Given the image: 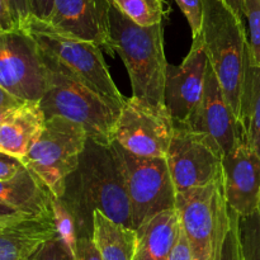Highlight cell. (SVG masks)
Instances as JSON below:
<instances>
[{
    "label": "cell",
    "instance_id": "cell-32",
    "mask_svg": "<svg viewBox=\"0 0 260 260\" xmlns=\"http://www.w3.org/2000/svg\"><path fill=\"white\" fill-rule=\"evenodd\" d=\"M76 260H102L91 238H88V236L79 238Z\"/></svg>",
    "mask_w": 260,
    "mask_h": 260
},
{
    "label": "cell",
    "instance_id": "cell-21",
    "mask_svg": "<svg viewBox=\"0 0 260 260\" xmlns=\"http://www.w3.org/2000/svg\"><path fill=\"white\" fill-rule=\"evenodd\" d=\"M239 122L243 127L244 137L260 156V68L250 62V55L244 81Z\"/></svg>",
    "mask_w": 260,
    "mask_h": 260
},
{
    "label": "cell",
    "instance_id": "cell-14",
    "mask_svg": "<svg viewBox=\"0 0 260 260\" xmlns=\"http://www.w3.org/2000/svg\"><path fill=\"white\" fill-rule=\"evenodd\" d=\"M47 23L62 35L89 41L116 55L109 23V0H53Z\"/></svg>",
    "mask_w": 260,
    "mask_h": 260
},
{
    "label": "cell",
    "instance_id": "cell-29",
    "mask_svg": "<svg viewBox=\"0 0 260 260\" xmlns=\"http://www.w3.org/2000/svg\"><path fill=\"white\" fill-rule=\"evenodd\" d=\"M24 168L22 160L0 150V180L15 177Z\"/></svg>",
    "mask_w": 260,
    "mask_h": 260
},
{
    "label": "cell",
    "instance_id": "cell-1",
    "mask_svg": "<svg viewBox=\"0 0 260 260\" xmlns=\"http://www.w3.org/2000/svg\"><path fill=\"white\" fill-rule=\"evenodd\" d=\"M61 200L75 217L79 238H91L95 210L134 229L123 173L112 145L106 146L88 139L78 169L69 177Z\"/></svg>",
    "mask_w": 260,
    "mask_h": 260
},
{
    "label": "cell",
    "instance_id": "cell-11",
    "mask_svg": "<svg viewBox=\"0 0 260 260\" xmlns=\"http://www.w3.org/2000/svg\"><path fill=\"white\" fill-rule=\"evenodd\" d=\"M167 161L177 193L222 177V156L202 135L184 124L174 123Z\"/></svg>",
    "mask_w": 260,
    "mask_h": 260
},
{
    "label": "cell",
    "instance_id": "cell-18",
    "mask_svg": "<svg viewBox=\"0 0 260 260\" xmlns=\"http://www.w3.org/2000/svg\"><path fill=\"white\" fill-rule=\"evenodd\" d=\"M0 203L27 216H42L53 212L52 193L27 168L10 179L0 180Z\"/></svg>",
    "mask_w": 260,
    "mask_h": 260
},
{
    "label": "cell",
    "instance_id": "cell-38",
    "mask_svg": "<svg viewBox=\"0 0 260 260\" xmlns=\"http://www.w3.org/2000/svg\"><path fill=\"white\" fill-rule=\"evenodd\" d=\"M10 109H12V108H10ZM8 111H9V109H3V108H0V123H2L3 118H4L5 114H7Z\"/></svg>",
    "mask_w": 260,
    "mask_h": 260
},
{
    "label": "cell",
    "instance_id": "cell-16",
    "mask_svg": "<svg viewBox=\"0 0 260 260\" xmlns=\"http://www.w3.org/2000/svg\"><path fill=\"white\" fill-rule=\"evenodd\" d=\"M57 236L53 212L25 216L0 223V260H29L48 240Z\"/></svg>",
    "mask_w": 260,
    "mask_h": 260
},
{
    "label": "cell",
    "instance_id": "cell-19",
    "mask_svg": "<svg viewBox=\"0 0 260 260\" xmlns=\"http://www.w3.org/2000/svg\"><path fill=\"white\" fill-rule=\"evenodd\" d=\"M134 260H168L180 233L182 223L175 208L162 211L137 229Z\"/></svg>",
    "mask_w": 260,
    "mask_h": 260
},
{
    "label": "cell",
    "instance_id": "cell-6",
    "mask_svg": "<svg viewBox=\"0 0 260 260\" xmlns=\"http://www.w3.org/2000/svg\"><path fill=\"white\" fill-rule=\"evenodd\" d=\"M175 210L194 260H220L230 228L223 177L177 193Z\"/></svg>",
    "mask_w": 260,
    "mask_h": 260
},
{
    "label": "cell",
    "instance_id": "cell-30",
    "mask_svg": "<svg viewBox=\"0 0 260 260\" xmlns=\"http://www.w3.org/2000/svg\"><path fill=\"white\" fill-rule=\"evenodd\" d=\"M10 9L18 29H23L30 18L29 0H9Z\"/></svg>",
    "mask_w": 260,
    "mask_h": 260
},
{
    "label": "cell",
    "instance_id": "cell-2",
    "mask_svg": "<svg viewBox=\"0 0 260 260\" xmlns=\"http://www.w3.org/2000/svg\"><path fill=\"white\" fill-rule=\"evenodd\" d=\"M109 23L116 52L121 56L132 85V95L154 106H164L168 62L164 24L142 27L109 2Z\"/></svg>",
    "mask_w": 260,
    "mask_h": 260
},
{
    "label": "cell",
    "instance_id": "cell-24",
    "mask_svg": "<svg viewBox=\"0 0 260 260\" xmlns=\"http://www.w3.org/2000/svg\"><path fill=\"white\" fill-rule=\"evenodd\" d=\"M244 18L248 22V46L250 62L260 68V0H245Z\"/></svg>",
    "mask_w": 260,
    "mask_h": 260
},
{
    "label": "cell",
    "instance_id": "cell-31",
    "mask_svg": "<svg viewBox=\"0 0 260 260\" xmlns=\"http://www.w3.org/2000/svg\"><path fill=\"white\" fill-rule=\"evenodd\" d=\"M168 260H194V258H193L192 249H190L189 245V241H188L185 234L183 233V229Z\"/></svg>",
    "mask_w": 260,
    "mask_h": 260
},
{
    "label": "cell",
    "instance_id": "cell-12",
    "mask_svg": "<svg viewBox=\"0 0 260 260\" xmlns=\"http://www.w3.org/2000/svg\"><path fill=\"white\" fill-rule=\"evenodd\" d=\"M208 57L202 35L193 38L192 46L180 65L167 68L164 106L175 124H185L197 109L206 84Z\"/></svg>",
    "mask_w": 260,
    "mask_h": 260
},
{
    "label": "cell",
    "instance_id": "cell-33",
    "mask_svg": "<svg viewBox=\"0 0 260 260\" xmlns=\"http://www.w3.org/2000/svg\"><path fill=\"white\" fill-rule=\"evenodd\" d=\"M30 17L47 22L52 13L53 0H29Z\"/></svg>",
    "mask_w": 260,
    "mask_h": 260
},
{
    "label": "cell",
    "instance_id": "cell-39",
    "mask_svg": "<svg viewBox=\"0 0 260 260\" xmlns=\"http://www.w3.org/2000/svg\"><path fill=\"white\" fill-rule=\"evenodd\" d=\"M259 213H260V202H259Z\"/></svg>",
    "mask_w": 260,
    "mask_h": 260
},
{
    "label": "cell",
    "instance_id": "cell-5",
    "mask_svg": "<svg viewBox=\"0 0 260 260\" xmlns=\"http://www.w3.org/2000/svg\"><path fill=\"white\" fill-rule=\"evenodd\" d=\"M23 30L35 38L45 55L65 66L117 112L121 111L126 96L117 89L103 58V50L98 45L62 35L47 22L33 17Z\"/></svg>",
    "mask_w": 260,
    "mask_h": 260
},
{
    "label": "cell",
    "instance_id": "cell-23",
    "mask_svg": "<svg viewBox=\"0 0 260 260\" xmlns=\"http://www.w3.org/2000/svg\"><path fill=\"white\" fill-rule=\"evenodd\" d=\"M52 210L56 229H57V236L62 240L66 248L70 250V253L76 258L79 235L75 217H74L70 208L65 205V202L61 198L55 197V196H52Z\"/></svg>",
    "mask_w": 260,
    "mask_h": 260
},
{
    "label": "cell",
    "instance_id": "cell-20",
    "mask_svg": "<svg viewBox=\"0 0 260 260\" xmlns=\"http://www.w3.org/2000/svg\"><path fill=\"white\" fill-rule=\"evenodd\" d=\"M91 240L102 260H134L137 231L107 217L99 210L93 212Z\"/></svg>",
    "mask_w": 260,
    "mask_h": 260
},
{
    "label": "cell",
    "instance_id": "cell-34",
    "mask_svg": "<svg viewBox=\"0 0 260 260\" xmlns=\"http://www.w3.org/2000/svg\"><path fill=\"white\" fill-rule=\"evenodd\" d=\"M18 29L10 9L9 0H0V35Z\"/></svg>",
    "mask_w": 260,
    "mask_h": 260
},
{
    "label": "cell",
    "instance_id": "cell-26",
    "mask_svg": "<svg viewBox=\"0 0 260 260\" xmlns=\"http://www.w3.org/2000/svg\"><path fill=\"white\" fill-rule=\"evenodd\" d=\"M220 260H244L240 234V216L230 208V228L222 246Z\"/></svg>",
    "mask_w": 260,
    "mask_h": 260
},
{
    "label": "cell",
    "instance_id": "cell-17",
    "mask_svg": "<svg viewBox=\"0 0 260 260\" xmlns=\"http://www.w3.org/2000/svg\"><path fill=\"white\" fill-rule=\"evenodd\" d=\"M45 123L40 102H25L9 109L0 123V150L22 160Z\"/></svg>",
    "mask_w": 260,
    "mask_h": 260
},
{
    "label": "cell",
    "instance_id": "cell-27",
    "mask_svg": "<svg viewBox=\"0 0 260 260\" xmlns=\"http://www.w3.org/2000/svg\"><path fill=\"white\" fill-rule=\"evenodd\" d=\"M192 29V37L196 38L202 32L203 0H175Z\"/></svg>",
    "mask_w": 260,
    "mask_h": 260
},
{
    "label": "cell",
    "instance_id": "cell-25",
    "mask_svg": "<svg viewBox=\"0 0 260 260\" xmlns=\"http://www.w3.org/2000/svg\"><path fill=\"white\" fill-rule=\"evenodd\" d=\"M244 260H260V213L240 217Z\"/></svg>",
    "mask_w": 260,
    "mask_h": 260
},
{
    "label": "cell",
    "instance_id": "cell-40",
    "mask_svg": "<svg viewBox=\"0 0 260 260\" xmlns=\"http://www.w3.org/2000/svg\"><path fill=\"white\" fill-rule=\"evenodd\" d=\"M29 260H36V259H33V258H32V259H29Z\"/></svg>",
    "mask_w": 260,
    "mask_h": 260
},
{
    "label": "cell",
    "instance_id": "cell-3",
    "mask_svg": "<svg viewBox=\"0 0 260 260\" xmlns=\"http://www.w3.org/2000/svg\"><path fill=\"white\" fill-rule=\"evenodd\" d=\"M202 40L208 62L226 102L240 121L241 98L249 63L244 20L218 0H203ZM240 123V122H239Z\"/></svg>",
    "mask_w": 260,
    "mask_h": 260
},
{
    "label": "cell",
    "instance_id": "cell-8",
    "mask_svg": "<svg viewBox=\"0 0 260 260\" xmlns=\"http://www.w3.org/2000/svg\"><path fill=\"white\" fill-rule=\"evenodd\" d=\"M111 145L123 173L135 230L152 216L175 208L177 192L167 157L139 156L117 142Z\"/></svg>",
    "mask_w": 260,
    "mask_h": 260
},
{
    "label": "cell",
    "instance_id": "cell-37",
    "mask_svg": "<svg viewBox=\"0 0 260 260\" xmlns=\"http://www.w3.org/2000/svg\"><path fill=\"white\" fill-rule=\"evenodd\" d=\"M218 2L223 3L229 9L233 10L239 18L244 20V5H245V0H218Z\"/></svg>",
    "mask_w": 260,
    "mask_h": 260
},
{
    "label": "cell",
    "instance_id": "cell-22",
    "mask_svg": "<svg viewBox=\"0 0 260 260\" xmlns=\"http://www.w3.org/2000/svg\"><path fill=\"white\" fill-rule=\"evenodd\" d=\"M119 12L142 27L164 23L170 14L165 0H109Z\"/></svg>",
    "mask_w": 260,
    "mask_h": 260
},
{
    "label": "cell",
    "instance_id": "cell-28",
    "mask_svg": "<svg viewBox=\"0 0 260 260\" xmlns=\"http://www.w3.org/2000/svg\"><path fill=\"white\" fill-rule=\"evenodd\" d=\"M36 260H76L75 256L70 253L65 244L58 236L48 240L43 244L40 250L33 255Z\"/></svg>",
    "mask_w": 260,
    "mask_h": 260
},
{
    "label": "cell",
    "instance_id": "cell-13",
    "mask_svg": "<svg viewBox=\"0 0 260 260\" xmlns=\"http://www.w3.org/2000/svg\"><path fill=\"white\" fill-rule=\"evenodd\" d=\"M184 126L202 135L217 150L221 156L233 150L236 142L244 135L243 127L226 102L222 89L210 62L206 73L202 99Z\"/></svg>",
    "mask_w": 260,
    "mask_h": 260
},
{
    "label": "cell",
    "instance_id": "cell-15",
    "mask_svg": "<svg viewBox=\"0 0 260 260\" xmlns=\"http://www.w3.org/2000/svg\"><path fill=\"white\" fill-rule=\"evenodd\" d=\"M222 177L229 207L240 217L259 211L260 156L240 137L233 150L222 156Z\"/></svg>",
    "mask_w": 260,
    "mask_h": 260
},
{
    "label": "cell",
    "instance_id": "cell-10",
    "mask_svg": "<svg viewBox=\"0 0 260 260\" xmlns=\"http://www.w3.org/2000/svg\"><path fill=\"white\" fill-rule=\"evenodd\" d=\"M47 84L46 66L35 38L23 29L0 35V85L24 102H40Z\"/></svg>",
    "mask_w": 260,
    "mask_h": 260
},
{
    "label": "cell",
    "instance_id": "cell-7",
    "mask_svg": "<svg viewBox=\"0 0 260 260\" xmlns=\"http://www.w3.org/2000/svg\"><path fill=\"white\" fill-rule=\"evenodd\" d=\"M86 142L88 134L83 126L63 117H51L22 161L52 196L61 198L69 177L78 169Z\"/></svg>",
    "mask_w": 260,
    "mask_h": 260
},
{
    "label": "cell",
    "instance_id": "cell-35",
    "mask_svg": "<svg viewBox=\"0 0 260 260\" xmlns=\"http://www.w3.org/2000/svg\"><path fill=\"white\" fill-rule=\"evenodd\" d=\"M25 103L22 99L17 98L13 94H10L9 91L5 90L2 85H0V108L3 109H10L15 108V107L20 106V104Z\"/></svg>",
    "mask_w": 260,
    "mask_h": 260
},
{
    "label": "cell",
    "instance_id": "cell-36",
    "mask_svg": "<svg viewBox=\"0 0 260 260\" xmlns=\"http://www.w3.org/2000/svg\"><path fill=\"white\" fill-rule=\"evenodd\" d=\"M27 215L19 212V211L14 210V208L9 207V206H5L0 203V223L7 222V221L17 220V218L25 217Z\"/></svg>",
    "mask_w": 260,
    "mask_h": 260
},
{
    "label": "cell",
    "instance_id": "cell-4",
    "mask_svg": "<svg viewBox=\"0 0 260 260\" xmlns=\"http://www.w3.org/2000/svg\"><path fill=\"white\" fill-rule=\"evenodd\" d=\"M41 53L46 66L47 84L40 106L46 119L60 116L76 122L84 127L89 140L109 146L113 142L112 134L119 112L65 66L42 51Z\"/></svg>",
    "mask_w": 260,
    "mask_h": 260
},
{
    "label": "cell",
    "instance_id": "cell-9",
    "mask_svg": "<svg viewBox=\"0 0 260 260\" xmlns=\"http://www.w3.org/2000/svg\"><path fill=\"white\" fill-rule=\"evenodd\" d=\"M174 121L165 106H154L132 95L124 99L113 127V141L145 157H167Z\"/></svg>",
    "mask_w": 260,
    "mask_h": 260
}]
</instances>
